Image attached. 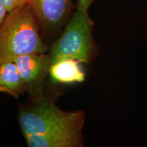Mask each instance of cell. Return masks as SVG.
<instances>
[{"label":"cell","instance_id":"obj_7","mask_svg":"<svg viewBox=\"0 0 147 147\" xmlns=\"http://www.w3.org/2000/svg\"><path fill=\"white\" fill-rule=\"evenodd\" d=\"M29 147H80L82 136L71 134H38L25 136Z\"/></svg>","mask_w":147,"mask_h":147},{"label":"cell","instance_id":"obj_4","mask_svg":"<svg viewBox=\"0 0 147 147\" xmlns=\"http://www.w3.org/2000/svg\"><path fill=\"white\" fill-rule=\"evenodd\" d=\"M15 63L26 92L37 97L42 95L45 79L49 73L51 59L46 53H32L16 58Z\"/></svg>","mask_w":147,"mask_h":147},{"label":"cell","instance_id":"obj_9","mask_svg":"<svg viewBox=\"0 0 147 147\" xmlns=\"http://www.w3.org/2000/svg\"><path fill=\"white\" fill-rule=\"evenodd\" d=\"M27 0H0V3L6 8L8 12L23 6L27 3Z\"/></svg>","mask_w":147,"mask_h":147},{"label":"cell","instance_id":"obj_5","mask_svg":"<svg viewBox=\"0 0 147 147\" xmlns=\"http://www.w3.org/2000/svg\"><path fill=\"white\" fill-rule=\"evenodd\" d=\"M39 26L47 32L61 28L71 18L73 0H27Z\"/></svg>","mask_w":147,"mask_h":147},{"label":"cell","instance_id":"obj_6","mask_svg":"<svg viewBox=\"0 0 147 147\" xmlns=\"http://www.w3.org/2000/svg\"><path fill=\"white\" fill-rule=\"evenodd\" d=\"M80 62L72 59H63L51 63L49 75L54 82L69 84L80 83L85 80V73Z\"/></svg>","mask_w":147,"mask_h":147},{"label":"cell","instance_id":"obj_1","mask_svg":"<svg viewBox=\"0 0 147 147\" xmlns=\"http://www.w3.org/2000/svg\"><path fill=\"white\" fill-rule=\"evenodd\" d=\"M85 114L82 110L65 111L42 95L21 108L18 122L24 137L38 134L82 136Z\"/></svg>","mask_w":147,"mask_h":147},{"label":"cell","instance_id":"obj_11","mask_svg":"<svg viewBox=\"0 0 147 147\" xmlns=\"http://www.w3.org/2000/svg\"><path fill=\"white\" fill-rule=\"evenodd\" d=\"M8 13V12L7 11L6 8L0 3V25L3 23V22L5 20Z\"/></svg>","mask_w":147,"mask_h":147},{"label":"cell","instance_id":"obj_3","mask_svg":"<svg viewBox=\"0 0 147 147\" xmlns=\"http://www.w3.org/2000/svg\"><path fill=\"white\" fill-rule=\"evenodd\" d=\"M93 22L88 12L76 10L65 29L51 47V63L63 59H72L80 63L91 64L97 52L93 36Z\"/></svg>","mask_w":147,"mask_h":147},{"label":"cell","instance_id":"obj_2","mask_svg":"<svg viewBox=\"0 0 147 147\" xmlns=\"http://www.w3.org/2000/svg\"><path fill=\"white\" fill-rule=\"evenodd\" d=\"M48 49L28 3L8 12L0 25V64L21 55L45 53Z\"/></svg>","mask_w":147,"mask_h":147},{"label":"cell","instance_id":"obj_10","mask_svg":"<svg viewBox=\"0 0 147 147\" xmlns=\"http://www.w3.org/2000/svg\"><path fill=\"white\" fill-rule=\"evenodd\" d=\"M95 0H78L76 10L83 12H88L91 5Z\"/></svg>","mask_w":147,"mask_h":147},{"label":"cell","instance_id":"obj_8","mask_svg":"<svg viewBox=\"0 0 147 147\" xmlns=\"http://www.w3.org/2000/svg\"><path fill=\"white\" fill-rule=\"evenodd\" d=\"M0 92L18 98L26 93L25 85L14 61L0 64Z\"/></svg>","mask_w":147,"mask_h":147}]
</instances>
